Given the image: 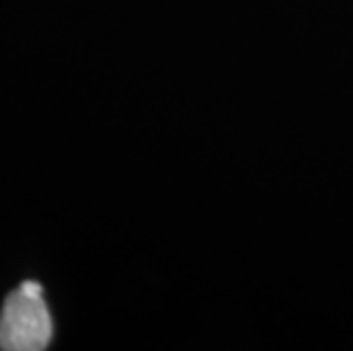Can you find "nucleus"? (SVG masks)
<instances>
[{
    "mask_svg": "<svg viewBox=\"0 0 353 351\" xmlns=\"http://www.w3.org/2000/svg\"><path fill=\"white\" fill-rule=\"evenodd\" d=\"M52 338V319L43 301V288L28 281L7 297L0 312V349L41 351Z\"/></svg>",
    "mask_w": 353,
    "mask_h": 351,
    "instance_id": "obj_1",
    "label": "nucleus"
}]
</instances>
